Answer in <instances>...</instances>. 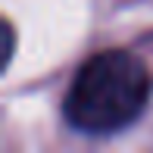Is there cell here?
I'll return each instance as SVG.
<instances>
[{
	"label": "cell",
	"instance_id": "obj_1",
	"mask_svg": "<svg viewBox=\"0 0 153 153\" xmlns=\"http://www.w3.org/2000/svg\"><path fill=\"white\" fill-rule=\"evenodd\" d=\"M150 78L128 50H103L81 62L62 100V116L75 131L113 134L128 128L147 106Z\"/></svg>",
	"mask_w": 153,
	"mask_h": 153
}]
</instances>
